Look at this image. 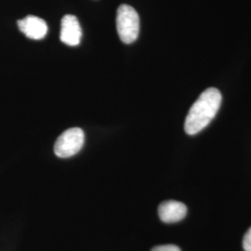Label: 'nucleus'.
I'll use <instances>...</instances> for the list:
<instances>
[{"label": "nucleus", "instance_id": "nucleus-5", "mask_svg": "<svg viewBox=\"0 0 251 251\" xmlns=\"http://www.w3.org/2000/svg\"><path fill=\"white\" fill-rule=\"evenodd\" d=\"M18 27L23 34L34 40L44 38L48 33L45 21L34 15H28L25 18L19 20Z\"/></svg>", "mask_w": 251, "mask_h": 251}, {"label": "nucleus", "instance_id": "nucleus-8", "mask_svg": "<svg viewBox=\"0 0 251 251\" xmlns=\"http://www.w3.org/2000/svg\"><path fill=\"white\" fill-rule=\"evenodd\" d=\"M243 248L245 251H251V227L244 236Z\"/></svg>", "mask_w": 251, "mask_h": 251}, {"label": "nucleus", "instance_id": "nucleus-2", "mask_svg": "<svg viewBox=\"0 0 251 251\" xmlns=\"http://www.w3.org/2000/svg\"><path fill=\"white\" fill-rule=\"evenodd\" d=\"M117 29L121 41L131 44L140 33V17L137 11L129 5H121L117 9Z\"/></svg>", "mask_w": 251, "mask_h": 251}, {"label": "nucleus", "instance_id": "nucleus-7", "mask_svg": "<svg viewBox=\"0 0 251 251\" xmlns=\"http://www.w3.org/2000/svg\"><path fill=\"white\" fill-rule=\"evenodd\" d=\"M151 251H181L179 247L175 245H163L154 247Z\"/></svg>", "mask_w": 251, "mask_h": 251}, {"label": "nucleus", "instance_id": "nucleus-3", "mask_svg": "<svg viewBox=\"0 0 251 251\" xmlns=\"http://www.w3.org/2000/svg\"><path fill=\"white\" fill-rule=\"evenodd\" d=\"M85 142L84 131L79 127L65 130L54 144V152L60 158H67L80 151Z\"/></svg>", "mask_w": 251, "mask_h": 251}, {"label": "nucleus", "instance_id": "nucleus-4", "mask_svg": "<svg viewBox=\"0 0 251 251\" xmlns=\"http://www.w3.org/2000/svg\"><path fill=\"white\" fill-rule=\"evenodd\" d=\"M82 37V29L77 18L68 14L62 19L61 24V41L68 46L79 45Z\"/></svg>", "mask_w": 251, "mask_h": 251}, {"label": "nucleus", "instance_id": "nucleus-6", "mask_svg": "<svg viewBox=\"0 0 251 251\" xmlns=\"http://www.w3.org/2000/svg\"><path fill=\"white\" fill-rule=\"evenodd\" d=\"M187 214V206L183 203L169 200L161 203L158 206V215L163 223L174 224L180 222Z\"/></svg>", "mask_w": 251, "mask_h": 251}, {"label": "nucleus", "instance_id": "nucleus-1", "mask_svg": "<svg viewBox=\"0 0 251 251\" xmlns=\"http://www.w3.org/2000/svg\"><path fill=\"white\" fill-rule=\"evenodd\" d=\"M222 94L215 88L203 91L189 110L184 129L189 135L198 134L216 117L222 104Z\"/></svg>", "mask_w": 251, "mask_h": 251}]
</instances>
